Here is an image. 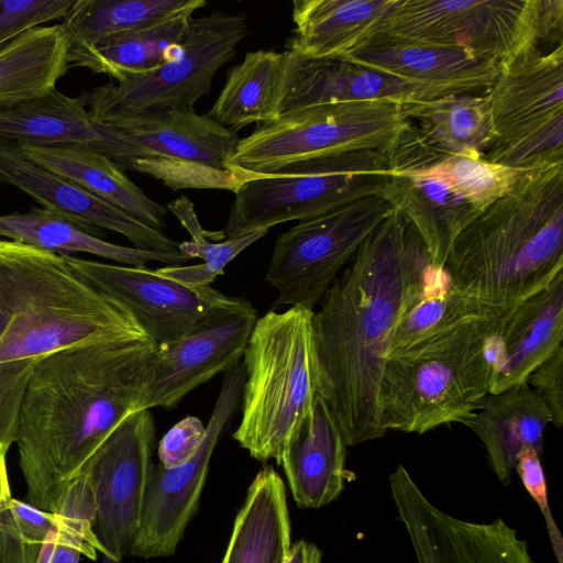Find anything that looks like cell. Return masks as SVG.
I'll return each mask as SVG.
<instances>
[{"label":"cell","mask_w":563,"mask_h":563,"mask_svg":"<svg viewBox=\"0 0 563 563\" xmlns=\"http://www.w3.org/2000/svg\"><path fill=\"white\" fill-rule=\"evenodd\" d=\"M508 313L453 287L441 269L423 296L399 319L390 339L387 357L400 354L463 322L505 317Z\"/></svg>","instance_id":"obj_34"},{"label":"cell","mask_w":563,"mask_h":563,"mask_svg":"<svg viewBox=\"0 0 563 563\" xmlns=\"http://www.w3.org/2000/svg\"><path fill=\"white\" fill-rule=\"evenodd\" d=\"M0 363L80 345L146 338L131 314L82 278L67 256L0 239Z\"/></svg>","instance_id":"obj_4"},{"label":"cell","mask_w":563,"mask_h":563,"mask_svg":"<svg viewBox=\"0 0 563 563\" xmlns=\"http://www.w3.org/2000/svg\"><path fill=\"white\" fill-rule=\"evenodd\" d=\"M382 197L417 231L435 269L443 268L454 240L481 213L431 178L393 175Z\"/></svg>","instance_id":"obj_29"},{"label":"cell","mask_w":563,"mask_h":563,"mask_svg":"<svg viewBox=\"0 0 563 563\" xmlns=\"http://www.w3.org/2000/svg\"><path fill=\"white\" fill-rule=\"evenodd\" d=\"M341 58L412 84L431 99L484 95L500 67L496 58L468 49L408 43L379 35H373Z\"/></svg>","instance_id":"obj_21"},{"label":"cell","mask_w":563,"mask_h":563,"mask_svg":"<svg viewBox=\"0 0 563 563\" xmlns=\"http://www.w3.org/2000/svg\"><path fill=\"white\" fill-rule=\"evenodd\" d=\"M167 209L172 211L188 231L191 240H222L225 239L224 231L211 232L205 230L198 221L194 205L186 197H180L168 203Z\"/></svg>","instance_id":"obj_48"},{"label":"cell","mask_w":563,"mask_h":563,"mask_svg":"<svg viewBox=\"0 0 563 563\" xmlns=\"http://www.w3.org/2000/svg\"><path fill=\"white\" fill-rule=\"evenodd\" d=\"M7 324H8V319H7V316L0 305V339L2 338V335L5 331Z\"/></svg>","instance_id":"obj_51"},{"label":"cell","mask_w":563,"mask_h":563,"mask_svg":"<svg viewBox=\"0 0 563 563\" xmlns=\"http://www.w3.org/2000/svg\"><path fill=\"white\" fill-rule=\"evenodd\" d=\"M75 0H0V46L33 27L63 21Z\"/></svg>","instance_id":"obj_41"},{"label":"cell","mask_w":563,"mask_h":563,"mask_svg":"<svg viewBox=\"0 0 563 563\" xmlns=\"http://www.w3.org/2000/svg\"><path fill=\"white\" fill-rule=\"evenodd\" d=\"M246 34L241 13L214 11L192 18L183 53L152 73L108 82L87 91L90 115L103 123L112 119L194 109L209 93L218 70L235 54Z\"/></svg>","instance_id":"obj_12"},{"label":"cell","mask_w":563,"mask_h":563,"mask_svg":"<svg viewBox=\"0 0 563 563\" xmlns=\"http://www.w3.org/2000/svg\"><path fill=\"white\" fill-rule=\"evenodd\" d=\"M16 145L32 162L75 183L142 223L161 231L166 227L164 218L167 208L151 199L118 164L101 152L85 145Z\"/></svg>","instance_id":"obj_26"},{"label":"cell","mask_w":563,"mask_h":563,"mask_svg":"<svg viewBox=\"0 0 563 563\" xmlns=\"http://www.w3.org/2000/svg\"><path fill=\"white\" fill-rule=\"evenodd\" d=\"M154 441L151 410H137L107 437L82 472L95 496V533L103 555L114 563L131 553L139 530Z\"/></svg>","instance_id":"obj_14"},{"label":"cell","mask_w":563,"mask_h":563,"mask_svg":"<svg viewBox=\"0 0 563 563\" xmlns=\"http://www.w3.org/2000/svg\"><path fill=\"white\" fill-rule=\"evenodd\" d=\"M483 443L490 467L508 485L522 448L543 454V433L553 417L541 397L528 385L487 394L463 422Z\"/></svg>","instance_id":"obj_24"},{"label":"cell","mask_w":563,"mask_h":563,"mask_svg":"<svg viewBox=\"0 0 563 563\" xmlns=\"http://www.w3.org/2000/svg\"><path fill=\"white\" fill-rule=\"evenodd\" d=\"M527 383L549 407L553 424L561 428L563 424V345L532 371Z\"/></svg>","instance_id":"obj_45"},{"label":"cell","mask_w":563,"mask_h":563,"mask_svg":"<svg viewBox=\"0 0 563 563\" xmlns=\"http://www.w3.org/2000/svg\"><path fill=\"white\" fill-rule=\"evenodd\" d=\"M525 170L488 162L477 152H464L405 176L439 180L482 212L506 195Z\"/></svg>","instance_id":"obj_37"},{"label":"cell","mask_w":563,"mask_h":563,"mask_svg":"<svg viewBox=\"0 0 563 563\" xmlns=\"http://www.w3.org/2000/svg\"><path fill=\"white\" fill-rule=\"evenodd\" d=\"M99 233L42 207L0 214V239L63 255L86 253L126 266H146L153 262L179 266L190 261L180 251L163 253L123 246L102 240Z\"/></svg>","instance_id":"obj_28"},{"label":"cell","mask_w":563,"mask_h":563,"mask_svg":"<svg viewBox=\"0 0 563 563\" xmlns=\"http://www.w3.org/2000/svg\"><path fill=\"white\" fill-rule=\"evenodd\" d=\"M206 438L192 459L166 468L153 465L131 555L155 559L173 555L195 515L217 443L233 418L245 379L243 363L223 373Z\"/></svg>","instance_id":"obj_15"},{"label":"cell","mask_w":563,"mask_h":563,"mask_svg":"<svg viewBox=\"0 0 563 563\" xmlns=\"http://www.w3.org/2000/svg\"><path fill=\"white\" fill-rule=\"evenodd\" d=\"M282 58L275 51L247 52L243 62L230 69L207 114L234 131L275 120Z\"/></svg>","instance_id":"obj_33"},{"label":"cell","mask_w":563,"mask_h":563,"mask_svg":"<svg viewBox=\"0 0 563 563\" xmlns=\"http://www.w3.org/2000/svg\"><path fill=\"white\" fill-rule=\"evenodd\" d=\"M391 177L384 153L363 150L306 164L290 175L253 178L234 192L225 239L309 220L356 200L382 196Z\"/></svg>","instance_id":"obj_11"},{"label":"cell","mask_w":563,"mask_h":563,"mask_svg":"<svg viewBox=\"0 0 563 563\" xmlns=\"http://www.w3.org/2000/svg\"><path fill=\"white\" fill-rule=\"evenodd\" d=\"M207 434V427L194 416H187L173 426L158 443L159 464L177 467L195 456Z\"/></svg>","instance_id":"obj_44"},{"label":"cell","mask_w":563,"mask_h":563,"mask_svg":"<svg viewBox=\"0 0 563 563\" xmlns=\"http://www.w3.org/2000/svg\"><path fill=\"white\" fill-rule=\"evenodd\" d=\"M562 27V0H398L373 35L464 48L505 65L542 41L561 44Z\"/></svg>","instance_id":"obj_7"},{"label":"cell","mask_w":563,"mask_h":563,"mask_svg":"<svg viewBox=\"0 0 563 563\" xmlns=\"http://www.w3.org/2000/svg\"><path fill=\"white\" fill-rule=\"evenodd\" d=\"M8 509L22 534L41 544L55 525L54 512L42 510L19 499L12 498Z\"/></svg>","instance_id":"obj_47"},{"label":"cell","mask_w":563,"mask_h":563,"mask_svg":"<svg viewBox=\"0 0 563 563\" xmlns=\"http://www.w3.org/2000/svg\"><path fill=\"white\" fill-rule=\"evenodd\" d=\"M505 317L463 322L387 357L379 389L384 430L422 434L463 424L490 391V344Z\"/></svg>","instance_id":"obj_5"},{"label":"cell","mask_w":563,"mask_h":563,"mask_svg":"<svg viewBox=\"0 0 563 563\" xmlns=\"http://www.w3.org/2000/svg\"><path fill=\"white\" fill-rule=\"evenodd\" d=\"M156 353L146 338H132L37 358L15 442L31 505L55 512L107 437L141 410Z\"/></svg>","instance_id":"obj_2"},{"label":"cell","mask_w":563,"mask_h":563,"mask_svg":"<svg viewBox=\"0 0 563 563\" xmlns=\"http://www.w3.org/2000/svg\"><path fill=\"white\" fill-rule=\"evenodd\" d=\"M406 118L426 126L454 154L484 155L492 131L485 93L421 100L401 106Z\"/></svg>","instance_id":"obj_36"},{"label":"cell","mask_w":563,"mask_h":563,"mask_svg":"<svg viewBox=\"0 0 563 563\" xmlns=\"http://www.w3.org/2000/svg\"><path fill=\"white\" fill-rule=\"evenodd\" d=\"M276 118L297 109L365 100L401 106L431 100L421 88L389 74L344 58H316L282 52Z\"/></svg>","instance_id":"obj_20"},{"label":"cell","mask_w":563,"mask_h":563,"mask_svg":"<svg viewBox=\"0 0 563 563\" xmlns=\"http://www.w3.org/2000/svg\"><path fill=\"white\" fill-rule=\"evenodd\" d=\"M102 124L119 134L112 157L115 164L150 175L174 190L209 188L235 192L252 179L230 165L238 132L194 109L122 117Z\"/></svg>","instance_id":"obj_9"},{"label":"cell","mask_w":563,"mask_h":563,"mask_svg":"<svg viewBox=\"0 0 563 563\" xmlns=\"http://www.w3.org/2000/svg\"><path fill=\"white\" fill-rule=\"evenodd\" d=\"M257 320L253 305L238 299L200 320L175 341L156 349L142 409L172 408L196 387L240 364Z\"/></svg>","instance_id":"obj_18"},{"label":"cell","mask_w":563,"mask_h":563,"mask_svg":"<svg viewBox=\"0 0 563 563\" xmlns=\"http://www.w3.org/2000/svg\"><path fill=\"white\" fill-rule=\"evenodd\" d=\"M290 539L285 483L265 466L249 486L221 563H285Z\"/></svg>","instance_id":"obj_30"},{"label":"cell","mask_w":563,"mask_h":563,"mask_svg":"<svg viewBox=\"0 0 563 563\" xmlns=\"http://www.w3.org/2000/svg\"><path fill=\"white\" fill-rule=\"evenodd\" d=\"M268 230H258L249 234L225 239L223 242L210 240H190L178 244V251L190 260L200 258L201 264L190 266H165L157 271L173 279L191 286H210L220 275L224 274V267L241 252L263 238Z\"/></svg>","instance_id":"obj_39"},{"label":"cell","mask_w":563,"mask_h":563,"mask_svg":"<svg viewBox=\"0 0 563 563\" xmlns=\"http://www.w3.org/2000/svg\"><path fill=\"white\" fill-rule=\"evenodd\" d=\"M515 471L518 473L527 492L539 506L545 520L555 559L558 563H563V538L549 506L548 487L541 456L533 448H522L517 455Z\"/></svg>","instance_id":"obj_43"},{"label":"cell","mask_w":563,"mask_h":563,"mask_svg":"<svg viewBox=\"0 0 563 563\" xmlns=\"http://www.w3.org/2000/svg\"><path fill=\"white\" fill-rule=\"evenodd\" d=\"M398 0H295L294 35L287 51L340 58L361 47Z\"/></svg>","instance_id":"obj_27"},{"label":"cell","mask_w":563,"mask_h":563,"mask_svg":"<svg viewBox=\"0 0 563 563\" xmlns=\"http://www.w3.org/2000/svg\"><path fill=\"white\" fill-rule=\"evenodd\" d=\"M56 520L40 547L36 563H79L103 554L95 530L93 506L81 498H66L54 512Z\"/></svg>","instance_id":"obj_38"},{"label":"cell","mask_w":563,"mask_h":563,"mask_svg":"<svg viewBox=\"0 0 563 563\" xmlns=\"http://www.w3.org/2000/svg\"><path fill=\"white\" fill-rule=\"evenodd\" d=\"M313 311L269 310L257 318L245 347L242 419L233 439L258 461L280 463L318 395Z\"/></svg>","instance_id":"obj_6"},{"label":"cell","mask_w":563,"mask_h":563,"mask_svg":"<svg viewBox=\"0 0 563 563\" xmlns=\"http://www.w3.org/2000/svg\"><path fill=\"white\" fill-rule=\"evenodd\" d=\"M346 446L327 402L317 395L279 463L300 508L317 509L339 497L351 476L345 468Z\"/></svg>","instance_id":"obj_23"},{"label":"cell","mask_w":563,"mask_h":563,"mask_svg":"<svg viewBox=\"0 0 563 563\" xmlns=\"http://www.w3.org/2000/svg\"><path fill=\"white\" fill-rule=\"evenodd\" d=\"M66 256L82 278L131 314L156 349L180 338L209 313L238 299L210 286L173 280L146 266Z\"/></svg>","instance_id":"obj_17"},{"label":"cell","mask_w":563,"mask_h":563,"mask_svg":"<svg viewBox=\"0 0 563 563\" xmlns=\"http://www.w3.org/2000/svg\"><path fill=\"white\" fill-rule=\"evenodd\" d=\"M439 271L413 227L391 210L313 311L318 395L347 446L386 433L379 389L390 339Z\"/></svg>","instance_id":"obj_1"},{"label":"cell","mask_w":563,"mask_h":563,"mask_svg":"<svg viewBox=\"0 0 563 563\" xmlns=\"http://www.w3.org/2000/svg\"><path fill=\"white\" fill-rule=\"evenodd\" d=\"M408 124L401 104L388 100L306 107L260 123L239 140L230 165L253 179L349 152L386 154Z\"/></svg>","instance_id":"obj_8"},{"label":"cell","mask_w":563,"mask_h":563,"mask_svg":"<svg viewBox=\"0 0 563 563\" xmlns=\"http://www.w3.org/2000/svg\"><path fill=\"white\" fill-rule=\"evenodd\" d=\"M87 100V91L70 97L54 89L41 98L0 109V142L85 145L110 158L118 135L90 115Z\"/></svg>","instance_id":"obj_25"},{"label":"cell","mask_w":563,"mask_h":563,"mask_svg":"<svg viewBox=\"0 0 563 563\" xmlns=\"http://www.w3.org/2000/svg\"><path fill=\"white\" fill-rule=\"evenodd\" d=\"M195 0H75L60 22L69 48L88 47L108 36L156 23Z\"/></svg>","instance_id":"obj_35"},{"label":"cell","mask_w":563,"mask_h":563,"mask_svg":"<svg viewBox=\"0 0 563 563\" xmlns=\"http://www.w3.org/2000/svg\"><path fill=\"white\" fill-rule=\"evenodd\" d=\"M40 547L22 534L8 508L0 514V563H36Z\"/></svg>","instance_id":"obj_46"},{"label":"cell","mask_w":563,"mask_h":563,"mask_svg":"<svg viewBox=\"0 0 563 563\" xmlns=\"http://www.w3.org/2000/svg\"><path fill=\"white\" fill-rule=\"evenodd\" d=\"M37 358L0 363V445L16 442L25 388Z\"/></svg>","instance_id":"obj_42"},{"label":"cell","mask_w":563,"mask_h":563,"mask_svg":"<svg viewBox=\"0 0 563 563\" xmlns=\"http://www.w3.org/2000/svg\"><path fill=\"white\" fill-rule=\"evenodd\" d=\"M0 181L13 186L42 208L93 230H110L125 236L136 249L173 253L178 244L121 209L75 183L25 157L16 143L0 142Z\"/></svg>","instance_id":"obj_19"},{"label":"cell","mask_w":563,"mask_h":563,"mask_svg":"<svg viewBox=\"0 0 563 563\" xmlns=\"http://www.w3.org/2000/svg\"><path fill=\"white\" fill-rule=\"evenodd\" d=\"M8 451L9 448L0 445V514L8 508L12 499L7 468Z\"/></svg>","instance_id":"obj_50"},{"label":"cell","mask_w":563,"mask_h":563,"mask_svg":"<svg viewBox=\"0 0 563 563\" xmlns=\"http://www.w3.org/2000/svg\"><path fill=\"white\" fill-rule=\"evenodd\" d=\"M442 269L504 313L547 287L563 272V163L526 169L457 235Z\"/></svg>","instance_id":"obj_3"},{"label":"cell","mask_w":563,"mask_h":563,"mask_svg":"<svg viewBox=\"0 0 563 563\" xmlns=\"http://www.w3.org/2000/svg\"><path fill=\"white\" fill-rule=\"evenodd\" d=\"M206 4L195 0L151 25L108 36L88 47L69 48V66L104 74L117 81L152 73L167 62L166 54L183 42L194 12Z\"/></svg>","instance_id":"obj_31"},{"label":"cell","mask_w":563,"mask_h":563,"mask_svg":"<svg viewBox=\"0 0 563 563\" xmlns=\"http://www.w3.org/2000/svg\"><path fill=\"white\" fill-rule=\"evenodd\" d=\"M385 155L393 175H410L426 170L454 153L426 126L409 121Z\"/></svg>","instance_id":"obj_40"},{"label":"cell","mask_w":563,"mask_h":563,"mask_svg":"<svg viewBox=\"0 0 563 563\" xmlns=\"http://www.w3.org/2000/svg\"><path fill=\"white\" fill-rule=\"evenodd\" d=\"M490 142L483 158L530 169L563 163V45L500 65L485 92Z\"/></svg>","instance_id":"obj_10"},{"label":"cell","mask_w":563,"mask_h":563,"mask_svg":"<svg viewBox=\"0 0 563 563\" xmlns=\"http://www.w3.org/2000/svg\"><path fill=\"white\" fill-rule=\"evenodd\" d=\"M388 481L417 563H536L527 541L503 519L473 522L451 516L427 497L402 464Z\"/></svg>","instance_id":"obj_16"},{"label":"cell","mask_w":563,"mask_h":563,"mask_svg":"<svg viewBox=\"0 0 563 563\" xmlns=\"http://www.w3.org/2000/svg\"><path fill=\"white\" fill-rule=\"evenodd\" d=\"M390 212L382 196H371L299 221L280 234L265 274L277 292L272 310H313Z\"/></svg>","instance_id":"obj_13"},{"label":"cell","mask_w":563,"mask_h":563,"mask_svg":"<svg viewBox=\"0 0 563 563\" xmlns=\"http://www.w3.org/2000/svg\"><path fill=\"white\" fill-rule=\"evenodd\" d=\"M69 44L60 23L33 27L0 46V109L56 89L70 68Z\"/></svg>","instance_id":"obj_32"},{"label":"cell","mask_w":563,"mask_h":563,"mask_svg":"<svg viewBox=\"0 0 563 563\" xmlns=\"http://www.w3.org/2000/svg\"><path fill=\"white\" fill-rule=\"evenodd\" d=\"M563 340V272L503 320L490 344L492 385L497 394L526 383Z\"/></svg>","instance_id":"obj_22"},{"label":"cell","mask_w":563,"mask_h":563,"mask_svg":"<svg viewBox=\"0 0 563 563\" xmlns=\"http://www.w3.org/2000/svg\"><path fill=\"white\" fill-rule=\"evenodd\" d=\"M321 561L322 553L316 544L299 540L290 545L285 563H321Z\"/></svg>","instance_id":"obj_49"}]
</instances>
